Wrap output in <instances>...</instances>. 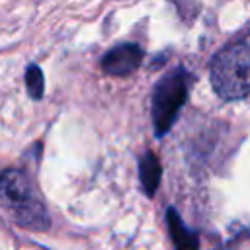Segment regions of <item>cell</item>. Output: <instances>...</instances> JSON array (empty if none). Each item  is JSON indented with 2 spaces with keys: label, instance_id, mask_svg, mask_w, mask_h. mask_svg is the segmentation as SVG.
I'll use <instances>...</instances> for the list:
<instances>
[{
  "label": "cell",
  "instance_id": "6da1fadb",
  "mask_svg": "<svg viewBox=\"0 0 250 250\" xmlns=\"http://www.w3.org/2000/svg\"><path fill=\"white\" fill-rule=\"evenodd\" d=\"M0 203L21 227L43 230L49 225L45 205L21 170H6L0 174Z\"/></svg>",
  "mask_w": 250,
  "mask_h": 250
},
{
  "label": "cell",
  "instance_id": "7a4b0ae2",
  "mask_svg": "<svg viewBox=\"0 0 250 250\" xmlns=\"http://www.w3.org/2000/svg\"><path fill=\"white\" fill-rule=\"evenodd\" d=\"M211 84L223 100L250 96V33L215 57L211 64Z\"/></svg>",
  "mask_w": 250,
  "mask_h": 250
},
{
  "label": "cell",
  "instance_id": "3957f363",
  "mask_svg": "<svg viewBox=\"0 0 250 250\" xmlns=\"http://www.w3.org/2000/svg\"><path fill=\"white\" fill-rule=\"evenodd\" d=\"M189 82H191L189 74L182 68H176L174 72H170L158 82L152 96V121L158 137L172 127L178 115V109L184 105L188 98Z\"/></svg>",
  "mask_w": 250,
  "mask_h": 250
},
{
  "label": "cell",
  "instance_id": "277c9868",
  "mask_svg": "<svg viewBox=\"0 0 250 250\" xmlns=\"http://www.w3.org/2000/svg\"><path fill=\"white\" fill-rule=\"evenodd\" d=\"M143 61V51L137 45H121L111 49L104 61H102V68L109 74H117V76H125L131 74L139 68Z\"/></svg>",
  "mask_w": 250,
  "mask_h": 250
},
{
  "label": "cell",
  "instance_id": "5b68a950",
  "mask_svg": "<svg viewBox=\"0 0 250 250\" xmlns=\"http://www.w3.org/2000/svg\"><path fill=\"white\" fill-rule=\"evenodd\" d=\"M168 225L178 250H197V236L184 225V221L178 217L174 209H168Z\"/></svg>",
  "mask_w": 250,
  "mask_h": 250
},
{
  "label": "cell",
  "instance_id": "8992f818",
  "mask_svg": "<svg viewBox=\"0 0 250 250\" xmlns=\"http://www.w3.org/2000/svg\"><path fill=\"white\" fill-rule=\"evenodd\" d=\"M141 180H143L145 191L152 195L160 182V164L152 152H146L145 158L141 160Z\"/></svg>",
  "mask_w": 250,
  "mask_h": 250
},
{
  "label": "cell",
  "instance_id": "52a82bcc",
  "mask_svg": "<svg viewBox=\"0 0 250 250\" xmlns=\"http://www.w3.org/2000/svg\"><path fill=\"white\" fill-rule=\"evenodd\" d=\"M25 82H27V90H29L31 98H41L43 96V74L35 64L29 66V70L25 74Z\"/></svg>",
  "mask_w": 250,
  "mask_h": 250
}]
</instances>
